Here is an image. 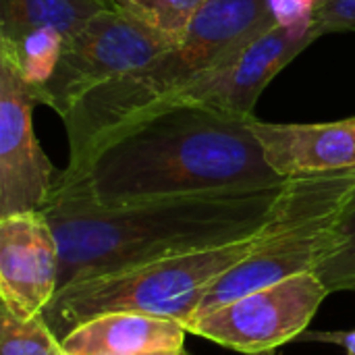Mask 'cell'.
Masks as SVG:
<instances>
[{
    "label": "cell",
    "instance_id": "cell-8",
    "mask_svg": "<svg viewBox=\"0 0 355 355\" xmlns=\"http://www.w3.org/2000/svg\"><path fill=\"white\" fill-rule=\"evenodd\" d=\"M35 104L33 87L0 48V218L44 212L60 175L33 133Z\"/></svg>",
    "mask_w": 355,
    "mask_h": 355
},
{
    "label": "cell",
    "instance_id": "cell-22",
    "mask_svg": "<svg viewBox=\"0 0 355 355\" xmlns=\"http://www.w3.org/2000/svg\"><path fill=\"white\" fill-rule=\"evenodd\" d=\"M322 2H327V0H318V6H320V4H322Z\"/></svg>",
    "mask_w": 355,
    "mask_h": 355
},
{
    "label": "cell",
    "instance_id": "cell-17",
    "mask_svg": "<svg viewBox=\"0 0 355 355\" xmlns=\"http://www.w3.org/2000/svg\"><path fill=\"white\" fill-rule=\"evenodd\" d=\"M0 355H64L44 314L21 318L0 304Z\"/></svg>",
    "mask_w": 355,
    "mask_h": 355
},
{
    "label": "cell",
    "instance_id": "cell-15",
    "mask_svg": "<svg viewBox=\"0 0 355 355\" xmlns=\"http://www.w3.org/2000/svg\"><path fill=\"white\" fill-rule=\"evenodd\" d=\"M312 272L324 285L329 295L355 291V183L337 220V241Z\"/></svg>",
    "mask_w": 355,
    "mask_h": 355
},
{
    "label": "cell",
    "instance_id": "cell-7",
    "mask_svg": "<svg viewBox=\"0 0 355 355\" xmlns=\"http://www.w3.org/2000/svg\"><path fill=\"white\" fill-rule=\"evenodd\" d=\"M327 297L318 277L302 272L191 318L187 331L239 354H270L297 341Z\"/></svg>",
    "mask_w": 355,
    "mask_h": 355
},
{
    "label": "cell",
    "instance_id": "cell-6",
    "mask_svg": "<svg viewBox=\"0 0 355 355\" xmlns=\"http://www.w3.org/2000/svg\"><path fill=\"white\" fill-rule=\"evenodd\" d=\"M171 46L175 44L150 27L106 8L67 40L54 73L33 94L37 104L62 119L89 92L144 67Z\"/></svg>",
    "mask_w": 355,
    "mask_h": 355
},
{
    "label": "cell",
    "instance_id": "cell-2",
    "mask_svg": "<svg viewBox=\"0 0 355 355\" xmlns=\"http://www.w3.org/2000/svg\"><path fill=\"white\" fill-rule=\"evenodd\" d=\"M289 179L268 187L229 189L104 208L56 183L44 214L60 252V287L133 268L166 256L256 235L275 214Z\"/></svg>",
    "mask_w": 355,
    "mask_h": 355
},
{
    "label": "cell",
    "instance_id": "cell-13",
    "mask_svg": "<svg viewBox=\"0 0 355 355\" xmlns=\"http://www.w3.org/2000/svg\"><path fill=\"white\" fill-rule=\"evenodd\" d=\"M106 0H0V42H17L33 29H56L71 40Z\"/></svg>",
    "mask_w": 355,
    "mask_h": 355
},
{
    "label": "cell",
    "instance_id": "cell-19",
    "mask_svg": "<svg viewBox=\"0 0 355 355\" xmlns=\"http://www.w3.org/2000/svg\"><path fill=\"white\" fill-rule=\"evenodd\" d=\"M268 6L277 25L297 27L312 23L318 0H268Z\"/></svg>",
    "mask_w": 355,
    "mask_h": 355
},
{
    "label": "cell",
    "instance_id": "cell-3",
    "mask_svg": "<svg viewBox=\"0 0 355 355\" xmlns=\"http://www.w3.org/2000/svg\"><path fill=\"white\" fill-rule=\"evenodd\" d=\"M275 25L268 0H210L179 44L96 87L62 116L69 139L67 166L79 164L108 131L168 102Z\"/></svg>",
    "mask_w": 355,
    "mask_h": 355
},
{
    "label": "cell",
    "instance_id": "cell-21",
    "mask_svg": "<svg viewBox=\"0 0 355 355\" xmlns=\"http://www.w3.org/2000/svg\"><path fill=\"white\" fill-rule=\"evenodd\" d=\"M137 355H191L185 347H177V349H160V352H148V354Z\"/></svg>",
    "mask_w": 355,
    "mask_h": 355
},
{
    "label": "cell",
    "instance_id": "cell-16",
    "mask_svg": "<svg viewBox=\"0 0 355 355\" xmlns=\"http://www.w3.org/2000/svg\"><path fill=\"white\" fill-rule=\"evenodd\" d=\"M64 44L67 37L60 31L44 27L25 33L17 42H0V48L12 56L25 81L31 87H40L54 73Z\"/></svg>",
    "mask_w": 355,
    "mask_h": 355
},
{
    "label": "cell",
    "instance_id": "cell-23",
    "mask_svg": "<svg viewBox=\"0 0 355 355\" xmlns=\"http://www.w3.org/2000/svg\"><path fill=\"white\" fill-rule=\"evenodd\" d=\"M106 2H108V0H106ZM108 4H110V2H108Z\"/></svg>",
    "mask_w": 355,
    "mask_h": 355
},
{
    "label": "cell",
    "instance_id": "cell-18",
    "mask_svg": "<svg viewBox=\"0 0 355 355\" xmlns=\"http://www.w3.org/2000/svg\"><path fill=\"white\" fill-rule=\"evenodd\" d=\"M316 37L337 31H355V0H327L312 17Z\"/></svg>",
    "mask_w": 355,
    "mask_h": 355
},
{
    "label": "cell",
    "instance_id": "cell-14",
    "mask_svg": "<svg viewBox=\"0 0 355 355\" xmlns=\"http://www.w3.org/2000/svg\"><path fill=\"white\" fill-rule=\"evenodd\" d=\"M110 8L150 27L173 44L181 42L210 0H108Z\"/></svg>",
    "mask_w": 355,
    "mask_h": 355
},
{
    "label": "cell",
    "instance_id": "cell-10",
    "mask_svg": "<svg viewBox=\"0 0 355 355\" xmlns=\"http://www.w3.org/2000/svg\"><path fill=\"white\" fill-rule=\"evenodd\" d=\"M60 287V252L44 212L0 218V304L21 318L44 314Z\"/></svg>",
    "mask_w": 355,
    "mask_h": 355
},
{
    "label": "cell",
    "instance_id": "cell-4",
    "mask_svg": "<svg viewBox=\"0 0 355 355\" xmlns=\"http://www.w3.org/2000/svg\"><path fill=\"white\" fill-rule=\"evenodd\" d=\"M258 233L239 241L75 281L58 289L44 310V318L60 341L79 324L112 312L173 318L187 329L204 291L252 252Z\"/></svg>",
    "mask_w": 355,
    "mask_h": 355
},
{
    "label": "cell",
    "instance_id": "cell-11",
    "mask_svg": "<svg viewBox=\"0 0 355 355\" xmlns=\"http://www.w3.org/2000/svg\"><path fill=\"white\" fill-rule=\"evenodd\" d=\"M252 129L283 179L355 173V116L333 123H264L254 116Z\"/></svg>",
    "mask_w": 355,
    "mask_h": 355
},
{
    "label": "cell",
    "instance_id": "cell-20",
    "mask_svg": "<svg viewBox=\"0 0 355 355\" xmlns=\"http://www.w3.org/2000/svg\"><path fill=\"white\" fill-rule=\"evenodd\" d=\"M297 341L302 343H333L347 355H355V331H306Z\"/></svg>",
    "mask_w": 355,
    "mask_h": 355
},
{
    "label": "cell",
    "instance_id": "cell-1",
    "mask_svg": "<svg viewBox=\"0 0 355 355\" xmlns=\"http://www.w3.org/2000/svg\"><path fill=\"white\" fill-rule=\"evenodd\" d=\"M252 121L164 102L108 131L56 183L104 208L279 185L287 179L268 164Z\"/></svg>",
    "mask_w": 355,
    "mask_h": 355
},
{
    "label": "cell",
    "instance_id": "cell-5",
    "mask_svg": "<svg viewBox=\"0 0 355 355\" xmlns=\"http://www.w3.org/2000/svg\"><path fill=\"white\" fill-rule=\"evenodd\" d=\"M354 183L355 173L289 179L252 252L204 291L193 318L256 289L312 272L337 241V220Z\"/></svg>",
    "mask_w": 355,
    "mask_h": 355
},
{
    "label": "cell",
    "instance_id": "cell-12",
    "mask_svg": "<svg viewBox=\"0 0 355 355\" xmlns=\"http://www.w3.org/2000/svg\"><path fill=\"white\" fill-rule=\"evenodd\" d=\"M187 333L189 331L173 318L112 312L79 324L60 345L64 355H137L185 347Z\"/></svg>",
    "mask_w": 355,
    "mask_h": 355
},
{
    "label": "cell",
    "instance_id": "cell-9",
    "mask_svg": "<svg viewBox=\"0 0 355 355\" xmlns=\"http://www.w3.org/2000/svg\"><path fill=\"white\" fill-rule=\"evenodd\" d=\"M314 40L312 23L297 27L275 25L168 102H187L225 114L254 119L256 102L266 85Z\"/></svg>",
    "mask_w": 355,
    "mask_h": 355
}]
</instances>
